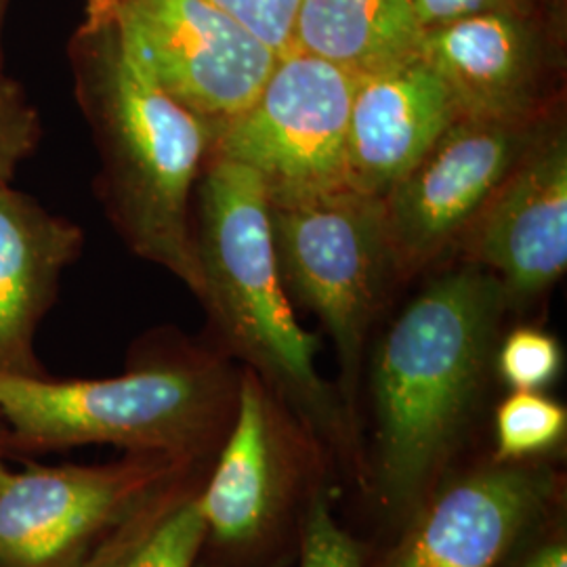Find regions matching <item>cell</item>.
Wrapping results in <instances>:
<instances>
[{
  "label": "cell",
  "instance_id": "obj_11",
  "mask_svg": "<svg viewBox=\"0 0 567 567\" xmlns=\"http://www.w3.org/2000/svg\"><path fill=\"white\" fill-rule=\"evenodd\" d=\"M492 271L508 305L548 292L567 269V128L564 105L548 116L519 163L458 246Z\"/></svg>",
  "mask_w": 567,
  "mask_h": 567
},
{
  "label": "cell",
  "instance_id": "obj_18",
  "mask_svg": "<svg viewBox=\"0 0 567 567\" xmlns=\"http://www.w3.org/2000/svg\"><path fill=\"white\" fill-rule=\"evenodd\" d=\"M564 405L540 391H513L496 408V461L519 463L545 454L566 437Z\"/></svg>",
  "mask_w": 567,
  "mask_h": 567
},
{
  "label": "cell",
  "instance_id": "obj_13",
  "mask_svg": "<svg viewBox=\"0 0 567 567\" xmlns=\"http://www.w3.org/2000/svg\"><path fill=\"white\" fill-rule=\"evenodd\" d=\"M456 116L446 82L421 55L355 76L344 183L383 198Z\"/></svg>",
  "mask_w": 567,
  "mask_h": 567
},
{
  "label": "cell",
  "instance_id": "obj_23",
  "mask_svg": "<svg viewBox=\"0 0 567 567\" xmlns=\"http://www.w3.org/2000/svg\"><path fill=\"white\" fill-rule=\"evenodd\" d=\"M421 30L494 11L564 13V0H410Z\"/></svg>",
  "mask_w": 567,
  "mask_h": 567
},
{
  "label": "cell",
  "instance_id": "obj_9",
  "mask_svg": "<svg viewBox=\"0 0 567 567\" xmlns=\"http://www.w3.org/2000/svg\"><path fill=\"white\" fill-rule=\"evenodd\" d=\"M547 118H454L383 196L398 278H410L458 250Z\"/></svg>",
  "mask_w": 567,
  "mask_h": 567
},
{
  "label": "cell",
  "instance_id": "obj_25",
  "mask_svg": "<svg viewBox=\"0 0 567 567\" xmlns=\"http://www.w3.org/2000/svg\"><path fill=\"white\" fill-rule=\"evenodd\" d=\"M2 446H4V435H2V425H0V484H2V482L7 480V475L11 473V468L4 463V450H2Z\"/></svg>",
  "mask_w": 567,
  "mask_h": 567
},
{
  "label": "cell",
  "instance_id": "obj_16",
  "mask_svg": "<svg viewBox=\"0 0 567 567\" xmlns=\"http://www.w3.org/2000/svg\"><path fill=\"white\" fill-rule=\"evenodd\" d=\"M421 34L410 0H301L290 49L362 76L419 55Z\"/></svg>",
  "mask_w": 567,
  "mask_h": 567
},
{
  "label": "cell",
  "instance_id": "obj_14",
  "mask_svg": "<svg viewBox=\"0 0 567 567\" xmlns=\"http://www.w3.org/2000/svg\"><path fill=\"white\" fill-rule=\"evenodd\" d=\"M219 463L200 489L206 532L221 545L257 543L276 524L290 484V456L274 393L248 368Z\"/></svg>",
  "mask_w": 567,
  "mask_h": 567
},
{
  "label": "cell",
  "instance_id": "obj_24",
  "mask_svg": "<svg viewBox=\"0 0 567 567\" xmlns=\"http://www.w3.org/2000/svg\"><path fill=\"white\" fill-rule=\"evenodd\" d=\"M519 567H567V548L564 543H550L536 548Z\"/></svg>",
  "mask_w": 567,
  "mask_h": 567
},
{
  "label": "cell",
  "instance_id": "obj_22",
  "mask_svg": "<svg viewBox=\"0 0 567 567\" xmlns=\"http://www.w3.org/2000/svg\"><path fill=\"white\" fill-rule=\"evenodd\" d=\"M278 55L290 49L301 0H206Z\"/></svg>",
  "mask_w": 567,
  "mask_h": 567
},
{
  "label": "cell",
  "instance_id": "obj_10",
  "mask_svg": "<svg viewBox=\"0 0 567 567\" xmlns=\"http://www.w3.org/2000/svg\"><path fill=\"white\" fill-rule=\"evenodd\" d=\"M461 116L534 122L564 105V13L494 11L423 30Z\"/></svg>",
  "mask_w": 567,
  "mask_h": 567
},
{
  "label": "cell",
  "instance_id": "obj_15",
  "mask_svg": "<svg viewBox=\"0 0 567 567\" xmlns=\"http://www.w3.org/2000/svg\"><path fill=\"white\" fill-rule=\"evenodd\" d=\"M82 246L79 225L0 185V374L44 377L37 332Z\"/></svg>",
  "mask_w": 567,
  "mask_h": 567
},
{
  "label": "cell",
  "instance_id": "obj_12",
  "mask_svg": "<svg viewBox=\"0 0 567 567\" xmlns=\"http://www.w3.org/2000/svg\"><path fill=\"white\" fill-rule=\"evenodd\" d=\"M543 466H494L447 487L419 515L385 567H496L547 508Z\"/></svg>",
  "mask_w": 567,
  "mask_h": 567
},
{
  "label": "cell",
  "instance_id": "obj_7",
  "mask_svg": "<svg viewBox=\"0 0 567 567\" xmlns=\"http://www.w3.org/2000/svg\"><path fill=\"white\" fill-rule=\"evenodd\" d=\"M215 140L261 91L278 53L206 0H84Z\"/></svg>",
  "mask_w": 567,
  "mask_h": 567
},
{
  "label": "cell",
  "instance_id": "obj_4",
  "mask_svg": "<svg viewBox=\"0 0 567 567\" xmlns=\"http://www.w3.org/2000/svg\"><path fill=\"white\" fill-rule=\"evenodd\" d=\"M238 383L221 358L194 349L110 379L0 374V425L4 442L32 452L112 444L192 463L231 425Z\"/></svg>",
  "mask_w": 567,
  "mask_h": 567
},
{
  "label": "cell",
  "instance_id": "obj_1",
  "mask_svg": "<svg viewBox=\"0 0 567 567\" xmlns=\"http://www.w3.org/2000/svg\"><path fill=\"white\" fill-rule=\"evenodd\" d=\"M501 280L463 261L435 276L389 326L372 358L377 482L410 515L461 444L494 365L508 311Z\"/></svg>",
  "mask_w": 567,
  "mask_h": 567
},
{
  "label": "cell",
  "instance_id": "obj_3",
  "mask_svg": "<svg viewBox=\"0 0 567 567\" xmlns=\"http://www.w3.org/2000/svg\"><path fill=\"white\" fill-rule=\"evenodd\" d=\"M196 198V297L225 351L309 425L339 435L341 404L316 368L318 339L295 318L276 261L264 183L240 164L208 156Z\"/></svg>",
  "mask_w": 567,
  "mask_h": 567
},
{
  "label": "cell",
  "instance_id": "obj_2",
  "mask_svg": "<svg viewBox=\"0 0 567 567\" xmlns=\"http://www.w3.org/2000/svg\"><path fill=\"white\" fill-rule=\"evenodd\" d=\"M74 95L100 154L97 196L124 244L194 295L200 267L192 198L215 135L171 97L116 30L84 16L68 44Z\"/></svg>",
  "mask_w": 567,
  "mask_h": 567
},
{
  "label": "cell",
  "instance_id": "obj_21",
  "mask_svg": "<svg viewBox=\"0 0 567 567\" xmlns=\"http://www.w3.org/2000/svg\"><path fill=\"white\" fill-rule=\"evenodd\" d=\"M299 567H362V550L334 522L326 496H316L307 511Z\"/></svg>",
  "mask_w": 567,
  "mask_h": 567
},
{
  "label": "cell",
  "instance_id": "obj_26",
  "mask_svg": "<svg viewBox=\"0 0 567 567\" xmlns=\"http://www.w3.org/2000/svg\"><path fill=\"white\" fill-rule=\"evenodd\" d=\"M2 11H4V0H0V32H2ZM0 74H2V49H0Z\"/></svg>",
  "mask_w": 567,
  "mask_h": 567
},
{
  "label": "cell",
  "instance_id": "obj_20",
  "mask_svg": "<svg viewBox=\"0 0 567 567\" xmlns=\"http://www.w3.org/2000/svg\"><path fill=\"white\" fill-rule=\"evenodd\" d=\"M41 137L39 110L20 82L0 74V185L11 183L21 164L37 152Z\"/></svg>",
  "mask_w": 567,
  "mask_h": 567
},
{
  "label": "cell",
  "instance_id": "obj_19",
  "mask_svg": "<svg viewBox=\"0 0 567 567\" xmlns=\"http://www.w3.org/2000/svg\"><path fill=\"white\" fill-rule=\"evenodd\" d=\"M559 341L536 326H517L496 347L494 368L513 391H543L561 374Z\"/></svg>",
  "mask_w": 567,
  "mask_h": 567
},
{
  "label": "cell",
  "instance_id": "obj_8",
  "mask_svg": "<svg viewBox=\"0 0 567 567\" xmlns=\"http://www.w3.org/2000/svg\"><path fill=\"white\" fill-rule=\"evenodd\" d=\"M187 465L163 454H135L112 465L11 471L0 484V567H82Z\"/></svg>",
  "mask_w": 567,
  "mask_h": 567
},
{
  "label": "cell",
  "instance_id": "obj_5",
  "mask_svg": "<svg viewBox=\"0 0 567 567\" xmlns=\"http://www.w3.org/2000/svg\"><path fill=\"white\" fill-rule=\"evenodd\" d=\"M269 224L286 292L322 322L353 381L386 282L398 276L383 198L341 185L269 203Z\"/></svg>",
  "mask_w": 567,
  "mask_h": 567
},
{
  "label": "cell",
  "instance_id": "obj_17",
  "mask_svg": "<svg viewBox=\"0 0 567 567\" xmlns=\"http://www.w3.org/2000/svg\"><path fill=\"white\" fill-rule=\"evenodd\" d=\"M206 536L200 492L173 480L131 513L82 567H194Z\"/></svg>",
  "mask_w": 567,
  "mask_h": 567
},
{
  "label": "cell",
  "instance_id": "obj_6",
  "mask_svg": "<svg viewBox=\"0 0 567 567\" xmlns=\"http://www.w3.org/2000/svg\"><path fill=\"white\" fill-rule=\"evenodd\" d=\"M355 76L288 49L261 91L213 143L210 156L252 171L269 203L324 194L344 183L347 124Z\"/></svg>",
  "mask_w": 567,
  "mask_h": 567
}]
</instances>
